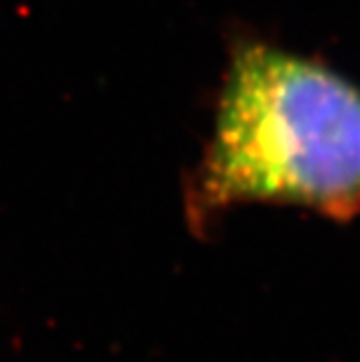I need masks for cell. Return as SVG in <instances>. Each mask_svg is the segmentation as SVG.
<instances>
[{"mask_svg": "<svg viewBox=\"0 0 360 362\" xmlns=\"http://www.w3.org/2000/svg\"><path fill=\"white\" fill-rule=\"evenodd\" d=\"M202 209L278 202L360 213V89L323 65L245 46L226 78L200 176Z\"/></svg>", "mask_w": 360, "mask_h": 362, "instance_id": "6da1fadb", "label": "cell"}]
</instances>
